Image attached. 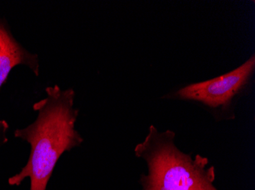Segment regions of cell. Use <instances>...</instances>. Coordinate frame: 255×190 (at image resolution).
Here are the masks:
<instances>
[{
    "mask_svg": "<svg viewBox=\"0 0 255 190\" xmlns=\"http://www.w3.org/2000/svg\"><path fill=\"white\" fill-rule=\"evenodd\" d=\"M19 65L31 68L36 76L39 75L38 55L28 52L18 43L5 21L0 19V90L11 69Z\"/></svg>",
    "mask_w": 255,
    "mask_h": 190,
    "instance_id": "cell-4",
    "label": "cell"
},
{
    "mask_svg": "<svg viewBox=\"0 0 255 190\" xmlns=\"http://www.w3.org/2000/svg\"><path fill=\"white\" fill-rule=\"evenodd\" d=\"M47 97L33 105L36 120L15 131V138L31 146L25 167L8 179L10 186H20L27 178L30 190H46L57 161L64 152L80 146L84 138L75 128L79 111L74 108L75 91L57 85L45 89Z\"/></svg>",
    "mask_w": 255,
    "mask_h": 190,
    "instance_id": "cell-1",
    "label": "cell"
},
{
    "mask_svg": "<svg viewBox=\"0 0 255 190\" xmlns=\"http://www.w3.org/2000/svg\"><path fill=\"white\" fill-rule=\"evenodd\" d=\"M255 70V54L233 71L201 82L183 87L173 98L201 104L216 117L234 119V102L249 88Z\"/></svg>",
    "mask_w": 255,
    "mask_h": 190,
    "instance_id": "cell-3",
    "label": "cell"
},
{
    "mask_svg": "<svg viewBox=\"0 0 255 190\" xmlns=\"http://www.w3.org/2000/svg\"><path fill=\"white\" fill-rule=\"evenodd\" d=\"M8 128V123L5 121H0V141H3V142H6L8 141L6 138V132Z\"/></svg>",
    "mask_w": 255,
    "mask_h": 190,
    "instance_id": "cell-5",
    "label": "cell"
},
{
    "mask_svg": "<svg viewBox=\"0 0 255 190\" xmlns=\"http://www.w3.org/2000/svg\"><path fill=\"white\" fill-rule=\"evenodd\" d=\"M175 132H160L150 126L144 141L134 148L137 158L145 161L147 174L140 178L142 190H219L216 169L208 158L180 151Z\"/></svg>",
    "mask_w": 255,
    "mask_h": 190,
    "instance_id": "cell-2",
    "label": "cell"
},
{
    "mask_svg": "<svg viewBox=\"0 0 255 190\" xmlns=\"http://www.w3.org/2000/svg\"><path fill=\"white\" fill-rule=\"evenodd\" d=\"M5 143V142H3V141H0V145H2V144Z\"/></svg>",
    "mask_w": 255,
    "mask_h": 190,
    "instance_id": "cell-6",
    "label": "cell"
}]
</instances>
